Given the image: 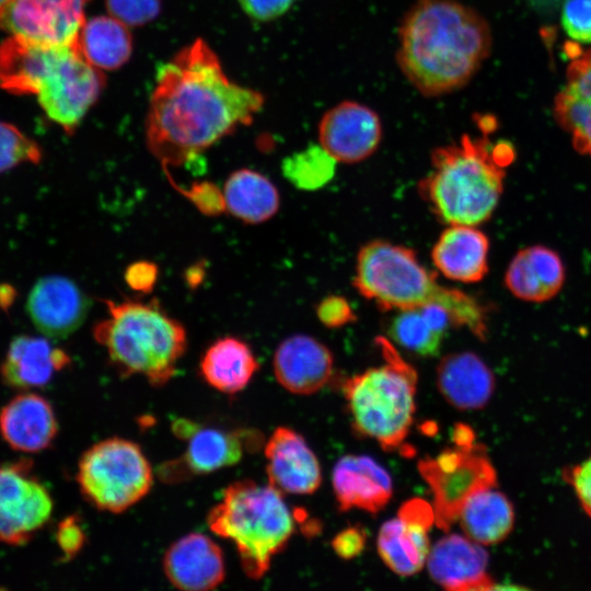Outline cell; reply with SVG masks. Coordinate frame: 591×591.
<instances>
[{"instance_id": "obj_1", "label": "cell", "mask_w": 591, "mask_h": 591, "mask_svg": "<svg viewBox=\"0 0 591 591\" xmlns=\"http://www.w3.org/2000/svg\"><path fill=\"white\" fill-rule=\"evenodd\" d=\"M264 101L260 92L231 81L198 38L158 69L146 119L148 149L163 170L183 165L251 124Z\"/></svg>"}, {"instance_id": "obj_2", "label": "cell", "mask_w": 591, "mask_h": 591, "mask_svg": "<svg viewBox=\"0 0 591 591\" xmlns=\"http://www.w3.org/2000/svg\"><path fill=\"white\" fill-rule=\"evenodd\" d=\"M485 18L457 0H416L398 27L396 62L424 96L463 89L491 50Z\"/></svg>"}, {"instance_id": "obj_3", "label": "cell", "mask_w": 591, "mask_h": 591, "mask_svg": "<svg viewBox=\"0 0 591 591\" xmlns=\"http://www.w3.org/2000/svg\"><path fill=\"white\" fill-rule=\"evenodd\" d=\"M513 157L510 143L465 135L432 151V171L420 182V195L442 222L476 227L497 207Z\"/></svg>"}, {"instance_id": "obj_4", "label": "cell", "mask_w": 591, "mask_h": 591, "mask_svg": "<svg viewBox=\"0 0 591 591\" xmlns=\"http://www.w3.org/2000/svg\"><path fill=\"white\" fill-rule=\"evenodd\" d=\"M354 286L382 310H408L440 304L453 325L465 326L478 338L487 332L485 308L465 292L441 286L416 253L383 240L364 244L356 262Z\"/></svg>"}, {"instance_id": "obj_5", "label": "cell", "mask_w": 591, "mask_h": 591, "mask_svg": "<svg viewBox=\"0 0 591 591\" xmlns=\"http://www.w3.org/2000/svg\"><path fill=\"white\" fill-rule=\"evenodd\" d=\"M104 303L108 316L94 326L93 336L113 367L123 376L142 375L153 386L166 384L186 350L184 326L155 300Z\"/></svg>"}, {"instance_id": "obj_6", "label": "cell", "mask_w": 591, "mask_h": 591, "mask_svg": "<svg viewBox=\"0 0 591 591\" xmlns=\"http://www.w3.org/2000/svg\"><path fill=\"white\" fill-rule=\"evenodd\" d=\"M216 535L233 542L244 573L258 580L269 570L294 532V519L282 494L253 480L231 484L208 513Z\"/></svg>"}, {"instance_id": "obj_7", "label": "cell", "mask_w": 591, "mask_h": 591, "mask_svg": "<svg viewBox=\"0 0 591 591\" xmlns=\"http://www.w3.org/2000/svg\"><path fill=\"white\" fill-rule=\"evenodd\" d=\"M376 343L385 363L349 378L343 390L355 431L393 451L414 420L417 372L387 339L379 337Z\"/></svg>"}, {"instance_id": "obj_8", "label": "cell", "mask_w": 591, "mask_h": 591, "mask_svg": "<svg viewBox=\"0 0 591 591\" xmlns=\"http://www.w3.org/2000/svg\"><path fill=\"white\" fill-rule=\"evenodd\" d=\"M77 482L84 498L99 510L120 513L150 491L153 472L137 443L109 438L82 454Z\"/></svg>"}, {"instance_id": "obj_9", "label": "cell", "mask_w": 591, "mask_h": 591, "mask_svg": "<svg viewBox=\"0 0 591 591\" xmlns=\"http://www.w3.org/2000/svg\"><path fill=\"white\" fill-rule=\"evenodd\" d=\"M105 78L81 54L78 44L45 45L33 94L53 121L71 135L97 101Z\"/></svg>"}, {"instance_id": "obj_10", "label": "cell", "mask_w": 591, "mask_h": 591, "mask_svg": "<svg viewBox=\"0 0 591 591\" xmlns=\"http://www.w3.org/2000/svg\"><path fill=\"white\" fill-rule=\"evenodd\" d=\"M418 471L433 494L436 524L444 531L459 520L471 496L497 483L496 471L480 444L456 445L426 457L419 461Z\"/></svg>"}, {"instance_id": "obj_11", "label": "cell", "mask_w": 591, "mask_h": 591, "mask_svg": "<svg viewBox=\"0 0 591 591\" xmlns=\"http://www.w3.org/2000/svg\"><path fill=\"white\" fill-rule=\"evenodd\" d=\"M51 511V497L33 475L31 461L0 465V543L25 544Z\"/></svg>"}, {"instance_id": "obj_12", "label": "cell", "mask_w": 591, "mask_h": 591, "mask_svg": "<svg viewBox=\"0 0 591 591\" xmlns=\"http://www.w3.org/2000/svg\"><path fill=\"white\" fill-rule=\"evenodd\" d=\"M90 0H12L0 10V28L42 45H74Z\"/></svg>"}, {"instance_id": "obj_13", "label": "cell", "mask_w": 591, "mask_h": 591, "mask_svg": "<svg viewBox=\"0 0 591 591\" xmlns=\"http://www.w3.org/2000/svg\"><path fill=\"white\" fill-rule=\"evenodd\" d=\"M436 523L433 507L420 498L404 502L394 519L384 522L378 535V552L399 576L419 572L430 551L429 531Z\"/></svg>"}, {"instance_id": "obj_14", "label": "cell", "mask_w": 591, "mask_h": 591, "mask_svg": "<svg viewBox=\"0 0 591 591\" xmlns=\"http://www.w3.org/2000/svg\"><path fill=\"white\" fill-rule=\"evenodd\" d=\"M383 135L379 114L357 101H343L324 113L318 143L337 161L357 163L371 157Z\"/></svg>"}, {"instance_id": "obj_15", "label": "cell", "mask_w": 591, "mask_h": 591, "mask_svg": "<svg viewBox=\"0 0 591 591\" xmlns=\"http://www.w3.org/2000/svg\"><path fill=\"white\" fill-rule=\"evenodd\" d=\"M90 301L71 279L50 275L32 287L26 311L38 332L47 338H66L84 322Z\"/></svg>"}, {"instance_id": "obj_16", "label": "cell", "mask_w": 591, "mask_h": 591, "mask_svg": "<svg viewBox=\"0 0 591 591\" xmlns=\"http://www.w3.org/2000/svg\"><path fill=\"white\" fill-rule=\"evenodd\" d=\"M430 577L450 591L491 590L488 554L466 535L450 534L430 547L427 557Z\"/></svg>"}, {"instance_id": "obj_17", "label": "cell", "mask_w": 591, "mask_h": 591, "mask_svg": "<svg viewBox=\"0 0 591 591\" xmlns=\"http://www.w3.org/2000/svg\"><path fill=\"white\" fill-rule=\"evenodd\" d=\"M270 486L283 494L309 495L321 485V467L304 438L287 427H278L265 450Z\"/></svg>"}, {"instance_id": "obj_18", "label": "cell", "mask_w": 591, "mask_h": 591, "mask_svg": "<svg viewBox=\"0 0 591 591\" xmlns=\"http://www.w3.org/2000/svg\"><path fill=\"white\" fill-rule=\"evenodd\" d=\"M167 580L183 591H209L225 578L220 546L200 533H190L173 543L163 558Z\"/></svg>"}, {"instance_id": "obj_19", "label": "cell", "mask_w": 591, "mask_h": 591, "mask_svg": "<svg viewBox=\"0 0 591 591\" xmlns=\"http://www.w3.org/2000/svg\"><path fill=\"white\" fill-rule=\"evenodd\" d=\"M334 360L331 350L306 335L286 338L276 349L273 367L279 384L287 391L310 395L329 380Z\"/></svg>"}, {"instance_id": "obj_20", "label": "cell", "mask_w": 591, "mask_h": 591, "mask_svg": "<svg viewBox=\"0 0 591 591\" xmlns=\"http://www.w3.org/2000/svg\"><path fill=\"white\" fill-rule=\"evenodd\" d=\"M333 489L340 511L352 508L378 513L390 501V474L366 455H345L333 470Z\"/></svg>"}, {"instance_id": "obj_21", "label": "cell", "mask_w": 591, "mask_h": 591, "mask_svg": "<svg viewBox=\"0 0 591 591\" xmlns=\"http://www.w3.org/2000/svg\"><path fill=\"white\" fill-rule=\"evenodd\" d=\"M57 431L54 409L49 402L38 394H19L0 412V433L16 451H43L53 443Z\"/></svg>"}, {"instance_id": "obj_22", "label": "cell", "mask_w": 591, "mask_h": 591, "mask_svg": "<svg viewBox=\"0 0 591 591\" xmlns=\"http://www.w3.org/2000/svg\"><path fill=\"white\" fill-rule=\"evenodd\" d=\"M488 237L475 225L449 224L431 251L432 263L448 279L477 282L488 271Z\"/></svg>"}, {"instance_id": "obj_23", "label": "cell", "mask_w": 591, "mask_h": 591, "mask_svg": "<svg viewBox=\"0 0 591 591\" xmlns=\"http://www.w3.org/2000/svg\"><path fill=\"white\" fill-rule=\"evenodd\" d=\"M554 113L575 149L591 158V49L579 51L570 61L566 85L555 97Z\"/></svg>"}, {"instance_id": "obj_24", "label": "cell", "mask_w": 591, "mask_h": 591, "mask_svg": "<svg viewBox=\"0 0 591 591\" xmlns=\"http://www.w3.org/2000/svg\"><path fill=\"white\" fill-rule=\"evenodd\" d=\"M437 385L453 407L471 410L488 403L495 389V378L488 366L475 354L455 352L440 360Z\"/></svg>"}, {"instance_id": "obj_25", "label": "cell", "mask_w": 591, "mask_h": 591, "mask_svg": "<svg viewBox=\"0 0 591 591\" xmlns=\"http://www.w3.org/2000/svg\"><path fill=\"white\" fill-rule=\"evenodd\" d=\"M70 362L47 337L21 335L12 339L0 368L4 383L15 389L39 387Z\"/></svg>"}, {"instance_id": "obj_26", "label": "cell", "mask_w": 591, "mask_h": 591, "mask_svg": "<svg viewBox=\"0 0 591 591\" xmlns=\"http://www.w3.org/2000/svg\"><path fill=\"white\" fill-rule=\"evenodd\" d=\"M244 452L241 433L198 428L188 438L181 460L166 463L161 477L170 482L188 475H202L236 464Z\"/></svg>"}, {"instance_id": "obj_27", "label": "cell", "mask_w": 591, "mask_h": 591, "mask_svg": "<svg viewBox=\"0 0 591 591\" xmlns=\"http://www.w3.org/2000/svg\"><path fill=\"white\" fill-rule=\"evenodd\" d=\"M565 279L560 257L544 246H531L519 251L505 275V283L517 298L530 302L552 299L563 287Z\"/></svg>"}, {"instance_id": "obj_28", "label": "cell", "mask_w": 591, "mask_h": 591, "mask_svg": "<svg viewBox=\"0 0 591 591\" xmlns=\"http://www.w3.org/2000/svg\"><path fill=\"white\" fill-rule=\"evenodd\" d=\"M258 368L259 363L251 347L232 336L212 343L200 360V373L205 381L225 394L242 391Z\"/></svg>"}, {"instance_id": "obj_29", "label": "cell", "mask_w": 591, "mask_h": 591, "mask_svg": "<svg viewBox=\"0 0 591 591\" xmlns=\"http://www.w3.org/2000/svg\"><path fill=\"white\" fill-rule=\"evenodd\" d=\"M453 325L440 304L398 311L389 325V335L402 348L420 357L439 354L445 331Z\"/></svg>"}, {"instance_id": "obj_30", "label": "cell", "mask_w": 591, "mask_h": 591, "mask_svg": "<svg viewBox=\"0 0 591 591\" xmlns=\"http://www.w3.org/2000/svg\"><path fill=\"white\" fill-rule=\"evenodd\" d=\"M225 209L245 223H262L276 215L280 198L276 186L259 172L241 169L229 175L223 188Z\"/></svg>"}, {"instance_id": "obj_31", "label": "cell", "mask_w": 591, "mask_h": 591, "mask_svg": "<svg viewBox=\"0 0 591 591\" xmlns=\"http://www.w3.org/2000/svg\"><path fill=\"white\" fill-rule=\"evenodd\" d=\"M464 534L482 545L505 540L511 532L514 511L510 500L495 487L471 496L459 515Z\"/></svg>"}, {"instance_id": "obj_32", "label": "cell", "mask_w": 591, "mask_h": 591, "mask_svg": "<svg viewBox=\"0 0 591 591\" xmlns=\"http://www.w3.org/2000/svg\"><path fill=\"white\" fill-rule=\"evenodd\" d=\"M77 44L83 57L100 70L118 69L132 53V37L127 25L112 15L85 20Z\"/></svg>"}, {"instance_id": "obj_33", "label": "cell", "mask_w": 591, "mask_h": 591, "mask_svg": "<svg viewBox=\"0 0 591 591\" xmlns=\"http://www.w3.org/2000/svg\"><path fill=\"white\" fill-rule=\"evenodd\" d=\"M337 161L318 143L287 157L281 164L283 176L297 188L314 190L334 176Z\"/></svg>"}, {"instance_id": "obj_34", "label": "cell", "mask_w": 591, "mask_h": 591, "mask_svg": "<svg viewBox=\"0 0 591 591\" xmlns=\"http://www.w3.org/2000/svg\"><path fill=\"white\" fill-rule=\"evenodd\" d=\"M42 150L15 126L0 121V175L24 163H38Z\"/></svg>"}, {"instance_id": "obj_35", "label": "cell", "mask_w": 591, "mask_h": 591, "mask_svg": "<svg viewBox=\"0 0 591 591\" xmlns=\"http://www.w3.org/2000/svg\"><path fill=\"white\" fill-rule=\"evenodd\" d=\"M105 5L109 15L127 26H140L160 14L162 0H105Z\"/></svg>"}, {"instance_id": "obj_36", "label": "cell", "mask_w": 591, "mask_h": 591, "mask_svg": "<svg viewBox=\"0 0 591 591\" xmlns=\"http://www.w3.org/2000/svg\"><path fill=\"white\" fill-rule=\"evenodd\" d=\"M171 185L182 193L194 206L206 216H218L225 209L223 192L210 182L193 183L187 189L178 186L167 170L164 171Z\"/></svg>"}, {"instance_id": "obj_37", "label": "cell", "mask_w": 591, "mask_h": 591, "mask_svg": "<svg viewBox=\"0 0 591 591\" xmlns=\"http://www.w3.org/2000/svg\"><path fill=\"white\" fill-rule=\"evenodd\" d=\"M560 20L570 38L591 44V0H565Z\"/></svg>"}, {"instance_id": "obj_38", "label": "cell", "mask_w": 591, "mask_h": 591, "mask_svg": "<svg viewBox=\"0 0 591 591\" xmlns=\"http://www.w3.org/2000/svg\"><path fill=\"white\" fill-rule=\"evenodd\" d=\"M57 544L65 560H70L82 549L85 534L77 515L65 518L57 526Z\"/></svg>"}, {"instance_id": "obj_39", "label": "cell", "mask_w": 591, "mask_h": 591, "mask_svg": "<svg viewBox=\"0 0 591 591\" xmlns=\"http://www.w3.org/2000/svg\"><path fill=\"white\" fill-rule=\"evenodd\" d=\"M318 320L327 327L335 328L355 321L352 309L346 299L331 296L322 300L317 308Z\"/></svg>"}, {"instance_id": "obj_40", "label": "cell", "mask_w": 591, "mask_h": 591, "mask_svg": "<svg viewBox=\"0 0 591 591\" xmlns=\"http://www.w3.org/2000/svg\"><path fill=\"white\" fill-rule=\"evenodd\" d=\"M564 478L572 486L582 508L591 517V455L566 468Z\"/></svg>"}, {"instance_id": "obj_41", "label": "cell", "mask_w": 591, "mask_h": 591, "mask_svg": "<svg viewBox=\"0 0 591 591\" xmlns=\"http://www.w3.org/2000/svg\"><path fill=\"white\" fill-rule=\"evenodd\" d=\"M251 19L259 22L276 20L287 13L298 0H237Z\"/></svg>"}, {"instance_id": "obj_42", "label": "cell", "mask_w": 591, "mask_h": 591, "mask_svg": "<svg viewBox=\"0 0 591 591\" xmlns=\"http://www.w3.org/2000/svg\"><path fill=\"white\" fill-rule=\"evenodd\" d=\"M158 275V266L154 263L139 260L126 268L125 280L132 290L148 293L153 290Z\"/></svg>"}, {"instance_id": "obj_43", "label": "cell", "mask_w": 591, "mask_h": 591, "mask_svg": "<svg viewBox=\"0 0 591 591\" xmlns=\"http://www.w3.org/2000/svg\"><path fill=\"white\" fill-rule=\"evenodd\" d=\"M367 535L363 529L350 526L339 532L332 541L337 556L350 559L358 556L364 548Z\"/></svg>"}, {"instance_id": "obj_44", "label": "cell", "mask_w": 591, "mask_h": 591, "mask_svg": "<svg viewBox=\"0 0 591 591\" xmlns=\"http://www.w3.org/2000/svg\"><path fill=\"white\" fill-rule=\"evenodd\" d=\"M453 441L455 445L467 447L474 444L475 434L471 427L457 424L453 430Z\"/></svg>"}, {"instance_id": "obj_45", "label": "cell", "mask_w": 591, "mask_h": 591, "mask_svg": "<svg viewBox=\"0 0 591 591\" xmlns=\"http://www.w3.org/2000/svg\"><path fill=\"white\" fill-rule=\"evenodd\" d=\"M12 0H0V10L8 5Z\"/></svg>"}]
</instances>
